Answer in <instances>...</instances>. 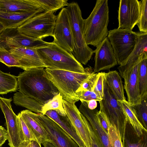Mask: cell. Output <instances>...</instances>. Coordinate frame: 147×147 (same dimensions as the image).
<instances>
[{"instance_id":"21","label":"cell","mask_w":147,"mask_h":147,"mask_svg":"<svg viewBox=\"0 0 147 147\" xmlns=\"http://www.w3.org/2000/svg\"><path fill=\"white\" fill-rule=\"evenodd\" d=\"M39 11L22 13L0 11V23L6 29H17Z\"/></svg>"},{"instance_id":"20","label":"cell","mask_w":147,"mask_h":147,"mask_svg":"<svg viewBox=\"0 0 147 147\" xmlns=\"http://www.w3.org/2000/svg\"><path fill=\"white\" fill-rule=\"evenodd\" d=\"M20 115L37 140L41 144L45 141H48L47 135L40 123L38 114L28 110L22 111Z\"/></svg>"},{"instance_id":"28","label":"cell","mask_w":147,"mask_h":147,"mask_svg":"<svg viewBox=\"0 0 147 147\" xmlns=\"http://www.w3.org/2000/svg\"><path fill=\"white\" fill-rule=\"evenodd\" d=\"M18 89L16 77L0 70V94H6L15 92Z\"/></svg>"},{"instance_id":"5","label":"cell","mask_w":147,"mask_h":147,"mask_svg":"<svg viewBox=\"0 0 147 147\" xmlns=\"http://www.w3.org/2000/svg\"><path fill=\"white\" fill-rule=\"evenodd\" d=\"M46 68L84 73L86 71L73 54L69 53L53 42L36 49Z\"/></svg>"},{"instance_id":"33","label":"cell","mask_w":147,"mask_h":147,"mask_svg":"<svg viewBox=\"0 0 147 147\" xmlns=\"http://www.w3.org/2000/svg\"><path fill=\"white\" fill-rule=\"evenodd\" d=\"M132 106L138 121L143 127L147 130V100H142L140 104Z\"/></svg>"},{"instance_id":"36","label":"cell","mask_w":147,"mask_h":147,"mask_svg":"<svg viewBox=\"0 0 147 147\" xmlns=\"http://www.w3.org/2000/svg\"><path fill=\"white\" fill-rule=\"evenodd\" d=\"M97 78V73L93 72L82 83L76 92L77 93L87 90H92Z\"/></svg>"},{"instance_id":"15","label":"cell","mask_w":147,"mask_h":147,"mask_svg":"<svg viewBox=\"0 0 147 147\" xmlns=\"http://www.w3.org/2000/svg\"><path fill=\"white\" fill-rule=\"evenodd\" d=\"M95 53L93 72L109 70L117 65L113 49L107 37H106L94 51Z\"/></svg>"},{"instance_id":"23","label":"cell","mask_w":147,"mask_h":147,"mask_svg":"<svg viewBox=\"0 0 147 147\" xmlns=\"http://www.w3.org/2000/svg\"><path fill=\"white\" fill-rule=\"evenodd\" d=\"M123 144V147H147V131L139 136L127 120Z\"/></svg>"},{"instance_id":"4","label":"cell","mask_w":147,"mask_h":147,"mask_svg":"<svg viewBox=\"0 0 147 147\" xmlns=\"http://www.w3.org/2000/svg\"><path fill=\"white\" fill-rule=\"evenodd\" d=\"M74 44L72 54L81 64L86 65L91 59L94 51L86 43L84 35V19L80 8L76 2L69 3L65 7Z\"/></svg>"},{"instance_id":"11","label":"cell","mask_w":147,"mask_h":147,"mask_svg":"<svg viewBox=\"0 0 147 147\" xmlns=\"http://www.w3.org/2000/svg\"><path fill=\"white\" fill-rule=\"evenodd\" d=\"M46 132L48 141L55 147H79L76 142L58 124L49 117L38 114Z\"/></svg>"},{"instance_id":"9","label":"cell","mask_w":147,"mask_h":147,"mask_svg":"<svg viewBox=\"0 0 147 147\" xmlns=\"http://www.w3.org/2000/svg\"><path fill=\"white\" fill-rule=\"evenodd\" d=\"M146 53L147 52L144 53L136 62L120 65L118 67L120 74L124 79L127 101L132 106L141 102L138 88V67L140 61Z\"/></svg>"},{"instance_id":"42","label":"cell","mask_w":147,"mask_h":147,"mask_svg":"<svg viewBox=\"0 0 147 147\" xmlns=\"http://www.w3.org/2000/svg\"><path fill=\"white\" fill-rule=\"evenodd\" d=\"M18 147H32V141H26L21 143Z\"/></svg>"},{"instance_id":"13","label":"cell","mask_w":147,"mask_h":147,"mask_svg":"<svg viewBox=\"0 0 147 147\" xmlns=\"http://www.w3.org/2000/svg\"><path fill=\"white\" fill-rule=\"evenodd\" d=\"M140 3L138 0H120L118 10V28L132 30L139 20Z\"/></svg>"},{"instance_id":"3","label":"cell","mask_w":147,"mask_h":147,"mask_svg":"<svg viewBox=\"0 0 147 147\" xmlns=\"http://www.w3.org/2000/svg\"><path fill=\"white\" fill-rule=\"evenodd\" d=\"M91 71L92 69L89 67L86 68L84 73L46 68L44 76L57 88L63 99L75 103L79 100L76 91L92 72Z\"/></svg>"},{"instance_id":"24","label":"cell","mask_w":147,"mask_h":147,"mask_svg":"<svg viewBox=\"0 0 147 147\" xmlns=\"http://www.w3.org/2000/svg\"><path fill=\"white\" fill-rule=\"evenodd\" d=\"M104 79L118 100H125L122 81L117 71H113L104 72Z\"/></svg>"},{"instance_id":"18","label":"cell","mask_w":147,"mask_h":147,"mask_svg":"<svg viewBox=\"0 0 147 147\" xmlns=\"http://www.w3.org/2000/svg\"><path fill=\"white\" fill-rule=\"evenodd\" d=\"M44 11L34 0H0V11L22 13Z\"/></svg>"},{"instance_id":"16","label":"cell","mask_w":147,"mask_h":147,"mask_svg":"<svg viewBox=\"0 0 147 147\" xmlns=\"http://www.w3.org/2000/svg\"><path fill=\"white\" fill-rule=\"evenodd\" d=\"M8 50L18 59L24 70L35 68L45 67L36 49L16 47L9 48Z\"/></svg>"},{"instance_id":"32","label":"cell","mask_w":147,"mask_h":147,"mask_svg":"<svg viewBox=\"0 0 147 147\" xmlns=\"http://www.w3.org/2000/svg\"><path fill=\"white\" fill-rule=\"evenodd\" d=\"M0 62L8 67H16L23 69L18 59L5 48L0 45Z\"/></svg>"},{"instance_id":"45","label":"cell","mask_w":147,"mask_h":147,"mask_svg":"<svg viewBox=\"0 0 147 147\" xmlns=\"http://www.w3.org/2000/svg\"><path fill=\"white\" fill-rule=\"evenodd\" d=\"M6 29L4 28L3 25L0 23V34L5 31Z\"/></svg>"},{"instance_id":"39","label":"cell","mask_w":147,"mask_h":147,"mask_svg":"<svg viewBox=\"0 0 147 147\" xmlns=\"http://www.w3.org/2000/svg\"><path fill=\"white\" fill-rule=\"evenodd\" d=\"M88 126L90 136L91 147H104L88 122Z\"/></svg>"},{"instance_id":"41","label":"cell","mask_w":147,"mask_h":147,"mask_svg":"<svg viewBox=\"0 0 147 147\" xmlns=\"http://www.w3.org/2000/svg\"><path fill=\"white\" fill-rule=\"evenodd\" d=\"M81 102L84 103L87 107L91 110H93L95 109L97 107V101L95 100H91Z\"/></svg>"},{"instance_id":"30","label":"cell","mask_w":147,"mask_h":147,"mask_svg":"<svg viewBox=\"0 0 147 147\" xmlns=\"http://www.w3.org/2000/svg\"><path fill=\"white\" fill-rule=\"evenodd\" d=\"M34 2L44 10V12L54 13L58 10L67 6V0H34Z\"/></svg>"},{"instance_id":"29","label":"cell","mask_w":147,"mask_h":147,"mask_svg":"<svg viewBox=\"0 0 147 147\" xmlns=\"http://www.w3.org/2000/svg\"><path fill=\"white\" fill-rule=\"evenodd\" d=\"M62 99V96L59 93L44 105L41 114L45 115L47 111L53 110L60 115H66V112L63 106Z\"/></svg>"},{"instance_id":"12","label":"cell","mask_w":147,"mask_h":147,"mask_svg":"<svg viewBox=\"0 0 147 147\" xmlns=\"http://www.w3.org/2000/svg\"><path fill=\"white\" fill-rule=\"evenodd\" d=\"M62 103L67 115L79 136L86 147H91L88 121L78 109L75 103L68 102L63 99Z\"/></svg>"},{"instance_id":"19","label":"cell","mask_w":147,"mask_h":147,"mask_svg":"<svg viewBox=\"0 0 147 147\" xmlns=\"http://www.w3.org/2000/svg\"><path fill=\"white\" fill-rule=\"evenodd\" d=\"M79 110L89 123L95 132L104 147H113L110 142L108 134L100 125L96 115L97 110H91L84 103H82Z\"/></svg>"},{"instance_id":"27","label":"cell","mask_w":147,"mask_h":147,"mask_svg":"<svg viewBox=\"0 0 147 147\" xmlns=\"http://www.w3.org/2000/svg\"><path fill=\"white\" fill-rule=\"evenodd\" d=\"M147 53L140 61L138 67V88L141 101L147 99Z\"/></svg>"},{"instance_id":"40","label":"cell","mask_w":147,"mask_h":147,"mask_svg":"<svg viewBox=\"0 0 147 147\" xmlns=\"http://www.w3.org/2000/svg\"><path fill=\"white\" fill-rule=\"evenodd\" d=\"M7 139L6 129L0 125V147L5 142Z\"/></svg>"},{"instance_id":"43","label":"cell","mask_w":147,"mask_h":147,"mask_svg":"<svg viewBox=\"0 0 147 147\" xmlns=\"http://www.w3.org/2000/svg\"><path fill=\"white\" fill-rule=\"evenodd\" d=\"M44 147H55L52 143L48 141H45L41 144Z\"/></svg>"},{"instance_id":"22","label":"cell","mask_w":147,"mask_h":147,"mask_svg":"<svg viewBox=\"0 0 147 147\" xmlns=\"http://www.w3.org/2000/svg\"><path fill=\"white\" fill-rule=\"evenodd\" d=\"M45 115L52 119L61 127L76 142L79 147H86L67 115L65 116L60 115L53 110L47 111Z\"/></svg>"},{"instance_id":"31","label":"cell","mask_w":147,"mask_h":147,"mask_svg":"<svg viewBox=\"0 0 147 147\" xmlns=\"http://www.w3.org/2000/svg\"><path fill=\"white\" fill-rule=\"evenodd\" d=\"M17 121L21 143L26 141L38 142L36 137L22 117L20 113L18 114Z\"/></svg>"},{"instance_id":"7","label":"cell","mask_w":147,"mask_h":147,"mask_svg":"<svg viewBox=\"0 0 147 147\" xmlns=\"http://www.w3.org/2000/svg\"><path fill=\"white\" fill-rule=\"evenodd\" d=\"M56 18L54 13L44 11L28 19L16 29L19 33L33 38L53 36Z\"/></svg>"},{"instance_id":"14","label":"cell","mask_w":147,"mask_h":147,"mask_svg":"<svg viewBox=\"0 0 147 147\" xmlns=\"http://www.w3.org/2000/svg\"><path fill=\"white\" fill-rule=\"evenodd\" d=\"M11 98H6L0 96V107L6 120L7 140L10 147H18L21 143L18 126L17 115L11 107Z\"/></svg>"},{"instance_id":"37","label":"cell","mask_w":147,"mask_h":147,"mask_svg":"<svg viewBox=\"0 0 147 147\" xmlns=\"http://www.w3.org/2000/svg\"><path fill=\"white\" fill-rule=\"evenodd\" d=\"M104 72L97 73V78L93 91L99 97L102 99L104 94Z\"/></svg>"},{"instance_id":"25","label":"cell","mask_w":147,"mask_h":147,"mask_svg":"<svg viewBox=\"0 0 147 147\" xmlns=\"http://www.w3.org/2000/svg\"><path fill=\"white\" fill-rule=\"evenodd\" d=\"M13 102L16 105L25 107L38 114L41 113L44 104L19 91L14 94Z\"/></svg>"},{"instance_id":"10","label":"cell","mask_w":147,"mask_h":147,"mask_svg":"<svg viewBox=\"0 0 147 147\" xmlns=\"http://www.w3.org/2000/svg\"><path fill=\"white\" fill-rule=\"evenodd\" d=\"M52 37L53 38V42L72 54L74 44L65 7L62 9L57 16Z\"/></svg>"},{"instance_id":"1","label":"cell","mask_w":147,"mask_h":147,"mask_svg":"<svg viewBox=\"0 0 147 147\" xmlns=\"http://www.w3.org/2000/svg\"><path fill=\"white\" fill-rule=\"evenodd\" d=\"M43 67L33 68L16 76L19 91L44 105L60 92L53 83L44 76Z\"/></svg>"},{"instance_id":"6","label":"cell","mask_w":147,"mask_h":147,"mask_svg":"<svg viewBox=\"0 0 147 147\" xmlns=\"http://www.w3.org/2000/svg\"><path fill=\"white\" fill-rule=\"evenodd\" d=\"M99 111L106 116L111 124L116 127L123 142L127 119L119 103L104 79V94L102 99L99 101Z\"/></svg>"},{"instance_id":"26","label":"cell","mask_w":147,"mask_h":147,"mask_svg":"<svg viewBox=\"0 0 147 147\" xmlns=\"http://www.w3.org/2000/svg\"><path fill=\"white\" fill-rule=\"evenodd\" d=\"M126 116L127 120L133 128L137 135L140 136L144 132L147 131L138 121L133 107L126 100H118Z\"/></svg>"},{"instance_id":"17","label":"cell","mask_w":147,"mask_h":147,"mask_svg":"<svg viewBox=\"0 0 147 147\" xmlns=\"http://www.w3.org/2000/svg\"><path fill=\"white\" fill-rule=\"evenodd\" d=\"M2 39L1 42L8 48L22 47L36 49L45 47L49 43L42 39L30 37L18 32L16 34L4 36Z\"/></svg>"},{"instance_id":"44","label":"cell","mask_w":147,"mask_h":147,"mask_svg":"<svg viewBox=\"0 0 147 147\" xmlns=\"http://www.w3.org/2000/svg\"><path fill=\"white\" fill-rule=\"evenodd\" d=\"M32 147H41V144L35 141H32Z\"/></svg>"},{"instance_id":"2","label":"cell","mask_w":147,"mask_h":147,"mask_svg":"<svg viewBox=\"0 0 147 147\" xmlns=\"http://www.w3.org/2000/svg\"><path fill=\"white\" fill-rule=\"evenodd\" d=\"M108 0H97L89 16L84 21V35L86 44L96 47L107 37L109 31Z\"/></svg>"},{"instance_id":"35","label":"cell","mask_w":147,"mask_h":147,"mask_svg":"<svg viewBox=\"0 0 147 147\" xmlns=\"http://www.w3.org/2000/svg\"><path fill=\"white\" fill-rule=\"evenodd\" d=\"M108 134L113 147H123L120 135L115 127L111 125L109 128Z\"/></svg>"},{"instance_id":"38","label":"cell","mask_w":147,"mask_h":147,"mask_svg":"<svg viewBox=\"0 0 147 147\" xmlns=\"http://www.w3.org/2000/svg\"><path fill=\"white\" fill-rule=\"evenodd\" d=\"M96 115L100 125L108 134L109 128L111 125L109 121L102 112L98 110Z\"/></svg>"},{"instance_id":"8","label":"cell","mask_w":147,"mask_h":147,"mask_svg":"<svg viewBox=\"0 0 147 147\" xmlns=\"http://www.w3.org/2000/svg\"><path fill=\"white\" fill-rule=\"evenodd\" d=\"M112 47L118 64H123L134 49L138 32L127 29L115 28L109 31L107 36Z\"/></svg>"},{"instance_id":"34","label":"cell","mask_w":147,"mask_h":147,"mask_svg":"<svg viewBox=\"0 0 147 147\" xmlns=\"http://www.w3.org/2000/svg\"><path fill=\"white\" fill-rule=\"evenodd\" d=\"M140 16L137 24L140 32L147 33V0L140 1Z\"/></svg>"}]
</instances>
